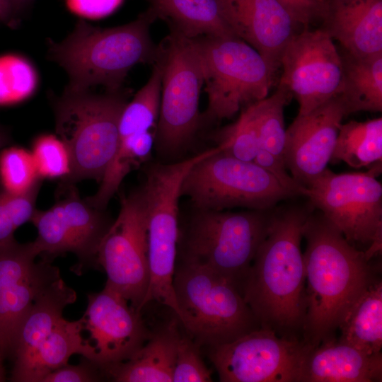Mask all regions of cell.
Segmentation results:
<instances>
[{"label":"cell","instance_id":"19","mask_svg":"<svg viewBox=\"0 0 382 382\" xmlns=\"http://www.w3.org/2000/svg\"><path fill=\"white\" fill-rule=\"evenodd\" d=\"M236 35L266 60L276 74L283 51L298 25L277 0H219Z\"/></svg>","mask_w":382,"mask_h":382},{"label":"cell","instance_id":"29","mask_svg":"<svg viewBox=\"0 0 382 382\" xmlns=\"http://www.w3.org/2000/svg\"><path fill=\"white\" fill-rule=\"evenodd\" d=\"M292 95L284 87L243 109L254 125L260 149L266 150L284 161L286 129L284 109Z\"/></svg>","mask_w":382,"mask_h":382},{"label":"cell","instance_id":"43","mask_svg":"<svg viewBox=\"0 0 382 382\" xmlns=\"http://www.w3.org/2000/svg\"><path fill=\"white\" fill-rule=\"evenodd\" d=\"M34 0H11L13 14L19 15L25 11L33 2Z\"/></svg>","mask_w":382,"mask_h":382},{"label":"cell","instance_id":"10","mask_svg":"<svg viewBox=\"0 0 382 382\" xmlns=\"http://www.w3.org/2000/svg\"><path fill=\"white\" fill-rule=\"evenodd\" d=\"M159 57L163 76L154 145L169 158L185 149L198 129L203 72L194 40L173 30L159 45Z\"/></svg>","mask_w":382,"mask_h":382},{"label":"cell","instance_id":"41","mask_svg":"<svg viewBox=\"0 0 382 382\" xmlns=\"http://www.w3.org/2000/svg\"><path fill=\"white\" fill-rule=\"evenodd\" d=\"M16 228L0 193V247L14 242Z\"/></svg>","mask_w":382,"mask_h":382},{"label":"cell","instance_id":"22","mask_svg":"<svg viewBox=\"0 0 382 382\" xmlns=\"http://www.w3.org/2000/svg\"><path fill=\"white\" fill-rule=\"evenodd\" d=\"M76 300V291L62 278L35 299L18 332L11 381L25 382L39 346L62 317L65 307Z\"/></svg>","mask_w":382,"mask_h":382},{"label":"cell","instance_id":"42","mask_svg":"<svg viewBox=\"0 0 382 382\" xmlns=\"http://www.w3.org/2000/svg\"><path fill=\"white\" fill-rule=\"evenodd\" d=\"M13 18L11 0H0V23L9 21Z\"/></svg>","mask_w":382,"mask_h":382},{"label":"cell","instance_id":"44","mask_svg":"<svg viewBox=\"0 0 382 382\" xmlns=\"http://www.w3.org/2000/svg\"><path fill=\"white\" fill-rule=\"evenodd\" d=\"M8 142V135L0 128V149Z\"/></svg>","mask_w":382,"mask_h":382},{"label":"cell","instance_id":"28","mask_svg":"<svg viewBox=\"0 0 382 382\" xmlns=\"http://www.w3.org/2000/svg\"><path fill=\"white\" fill-rule=\"evenodd\" d=\"M382 160V118L341 124L332 163L343 161L354 168L369 166Z\"/></svg>","mask_w":382,"mask_h":382},{"label":"cell","instance_id":"2","mask_svg":"<svg viewBox=\"0 0 382 382\" xmlns=\"http://www.w3.org/2000/svg\"><path fill=\"white\" fill-rule=\"evenodd\" d=\"M311 209H273L267 235L250 265L242 295L260 328L302 340L306 277L301 243Z\"/></svg>","mask_w":382,"mask_h":382},{"label":"cell","instance_id":"12","mask_svg":"<svg viewBox=\"0 0 382 382\" xmlns=\"http://www.w3.org/2000/svg\"><path fill=\"white\" fill-rule=\"evenodd\" d=\"M97 262L107 274L105 286L141 312L150 279L146 204L142 186L122 197L119 214L98 247Z\"/></svg>","mask_w":382,"mask_h":382},{"label":"cell","instance_id":"33","mask_svg":"<svg viewBox=\"0 0 382 382\" xmlns=\"http://www.w3.org/2000/svg\"><path fill=\"white\" fill-rule=\"evenodd\" d=\"M40 178H66L71 171V161L64 142L57 136L42 134L33 141L32 151Z\"/></svg>","mask_w":382,"mask_h":382},{"label":"cell","instance_id":"34","mask_svg":"<svg viewBox=\"0 0 382 382\" xmlns=\"http://www.w3.org/2000/svg\"><path fill=\"white\" fill-rule=\"evenodd\" d=\"M221 151L237 159L252 162L260 149L256 129L243 110L233 124L216 134Z\"/></svg>","mask_w":382,"mask_h":382},{"label":"cell","instance_id":"38","mask_svg":"<svg viewBox=\"0 0 382 382\" xmlns=\"http://www.w3.org/2000/svg\"><path fill=\"white\" fill-rule=\"evenodd\" d=\"M296 25L303 28L321 21L324 17L326 0H277Z\"/></svg>","mask_w":382,"mask_h":382},{"label":"cell","instance_id":"15","mask_svg":"<svg viewBox=\"0 0 382 382\" xmlns=\"http://www.w3.org/2000/svg\"><path fill=\"white\" fill-rule=\"evenodd\" d=\"M280 68L279 86L295 96L299 115L310 112L337 93L341 55L333 39L321 28L296 33L283 51Z\"/></svg>","mask_w":382,"mask_h":382},{"label":"cell","instance_id":"20","mask_svg":"<svg viewBox=\"0 0 382 382\" xmlns=\"http://www.w3.org/2000/svg\"><path fill=\"white\" fill-rule=\"evenodd\" d=\"M381 382L382 354H371L336 337L308 348L299 382Z\"/></svg>","mask_w":382,"mask_h":382},{"label":"cell","instance_id":"30","mask_svg":"<svg viewBox=\"0 0 382 382\" xmlns=\"http://www.w3.org/2000/svg\"><path fill=\"white\" fill-rule=\"evenodd\" d=\"M149 79L125 106L119 122V139L156 128L159 115L163 76L158 56Z\"/></svg>","mask_w":382,"mask_h":382},{"label":"cell","instance_id":"26","mask_svg":"<svg viewBox=\"0 0 382 382\" xmlns=\"http://www.w3.org/2000/svg\"><path fill=\"white\" fill-rule=\"evenodd\" d=\"M338 340L376 354L382 348V283L378 278L351 306L339 326Z\"/></svg>","mask_w":382,"mask_h":382},{"label":"cell","instance_id":"23","mask_svg":"<svg viewBox=\"0 0 382 382\" xmlns=\"http://www.w3.org/2000/svg\"><path fill=\"white\" fill-rule=\"evenodd\" d=\"M178 318L151 334L129 359L102 368L107 379L116 382H172L178 342Z\"/></svg>","mask_w":382,"mask_h":382},{"label":"cell","instance_id":"45","mask_svg":"<svg viewBox=\"0 0 382 382\" xmlns=\"http://www.w3.org/2000/svg\"><path fill=\"white\" fill-rule=\"evenodd\" d=\"M6 379L5 370L3 365V359L0 356V382L4 381Z\"/></svg>","mask_w":382,"mask_h":382},{"label":"cell","instance_id":"13","mask_svg":"<svg viewBox=\"0 0 382 382\" xmlns=\"http://www.w3.org/2000/svg\"><path fill=\"white\" fill-rule=\"evenodd\" d=\"M37 236L33 241L41 260L52 262L66 253L78 260L71 270L81 275L89 269L98 270L100 243L112 223L105 212L81 199L75 189L47 210H35L30 221Z\"/></svg>","mask_w":382,"mask_h":382},{"label":"cell","instance_id":"37","mask_svg":"<svg viewBox=\"0 0 382 382\" xmlns=\"http://www.w3.org/2000/svg\"><path fill=\"white\" fill-rule=\"evenodd\" d=\"M105 379V374L98 364L82 357L79 364H66L46 375L42 382H96Z\"/></svg>","mask_w":382,"mask_h":382},{"label":"cell","instance_id":"8","mask_svg":"<svg viewBox=\"0 0 382 382\" xmlns=\"http://www.w3.org/2000/svg\"><path fill=\"white\" fill-rule=\"evenodd\" d=\"M193 40L207 96V120L229 119L267 96L276 74L255 49L238 37Z\"/></svg>","mask_w":382,"mask_h":382},{"label":"cell","instance_id":"1","mask_svg":"<svg viewBox=\"0 0 382 382\" xmlns=\"http://www.w3.org/2000/svg\"><path fill=\"white\" fill-rule=\"evenodd\" d=\"M303 238L306 286L302 340L316 347L335 337L349 309L378 277L364 251L349 243L320 212H311Z\"/></svg>","mask_w":382,"mask_h":382},{"label":"cell","instance_id":"9","mask_svg":"<svg viewBox=\"0 0 382 382\" xmlns=\"http://www.w3.org/2000/svg\"><path fill=\"white\" fill-rule=\"evenodd\" d=\"M368 172L335 173L328 168L306 187L305 197L371 260L382 243L381 162Z\"/></svg>","mask_w":382,"mask_h":382},{"label":"cell","instance_id":"4","mask_svg":"<svg viewBox=\"0 0 382 382\" xmlns=\"http://www.w3.org/2000/svg\"><path fill=\"white\" fill-rule=\"evenodd\" d=\"M272 212L273 209L235 212L195 209L179 227L176 261L215 272L242 294L250 265L267 235Z\"/></svg>","mask_w":382,"mask_h":382},{"label":"cell","instance_id":"36","mask_svg":"<svg viewBox=\"0 0 382 382\" xmlns=\"http://www.w3.org/2000/svg\"><path fill=\"white\" fill-rule=\"evenodd\" d=\"M40 185L41 180L21 193H10L0 188L3 202L16 228L31 221Z\"/></svg>","mask_w":382,"mask_h":382},{"label":"cell","instance_id":"40","mask_svg":"<svg viewBox=\"0 0 382 382\" xmlns=\"http://www.w3.org/2000/svg\"><path fill=\"white\" fill-rule=\"evenodd\" d=\"M123 0H66L68 8L86 18L98 19L113 13Z\"/></svg>","mask_w":382,"mask_h":382},{"label":"cell","instance_id":"14","mask_svg":"<svg viewBox=\"0 0 382 382\" xmlns=\"http://www.w3.org/2000/svg\"><path fill=\"white\" fill-rule=\"evenodd\" d=\"M310 347L259 328L226 344L207 348L221 382H299Z\"/></svg>","mask_w":382,"mask_h":382},{"label":"cell","instance_id":"21","mask_svg":"<svg viewBox=\"0 0 382 382\" xmlns=\"http://www.w3.org/2000/svg\"><path fill=\"white\" fill-rule=\"evenodd\" d=\"M321 22L343 51L359 56L382 53V0H326Z\"/></svg>","mask_w":382,"mask_h":382},{"label":"cell","instance_id":"18","mask_svg":"<svg viewBox=\"0 0 382 382\" xmlns=\"http://www.w3.org/2000/svg\"><path fill=\"white\" fill-rule=\"evenodd\" d=\"M346 116L342 101L335 96L306 115H297L286 129L284 162L302 186H308L327 168Z\"/></svg>","mask_w":382,"mask_h":382},{"label":"cell","instance_id":"7","mask_svg":"<svg viewBox=\"0 0 382 382\" xmlns=\"http://www.w3.org/2000/svg\"><path fill=\"white\" fill-rule=\"evenodd\" d=\"M218 151L214 146L170 163L152 164L146 170L144 191L148 237L149 285L143 308L151 301L178 316L173 279L179 232V199L183 181L197 162Z\"/></svg>","mask_w":382,"mask_h":382},{"label":"cell","instance_id":"35","mask_svg":"<svg viewBox=\"0 0 382 382\" xmlns=\"http://www.w3.org/2000/svg\"><path fill=\"white\" fill-rule=\"evenodd\" d=\"M200 347L186 333L180 336L172 382H209L212 373L204 364Z\"/></svg>","mask_w":382,"mask_h":382},{"label":"cell","instance_id":"17","mask_svg":"<svg viewBox=\"0 0 382 382\" xmlns=\"http://www.w3.org/2000/svg\"><path fill=\"white\" fill-rule=\"evenodd\" d=\"M92 349L91 360L101 369L131 358L149 339L141 312L119 293L105 286L88 295L81 318Z\"/></svg>","mask_w":382,"mask_h":382},{"label":"cell","instance_id":"3","mask_svg":"<svg viewBox=\"0 0 382 382\" xmlns=\"http://www.w3.org/2000/svg\"><path fill=\"white\" fill-rule=\"evenodd\" d=\"M155 19L150 8L134 21L112 28L96 27L81 19L64 40H49L48 58L64 69L69 88L100 86L120 91L135 65L154 64L158 57L159 46L150 35Z\"/></svg>","mask_w":382,"mask_h":382},{"label":"cell","instance_id":"5","mask_svg":"<svg viewBox=\"0 0 382 382\" xmlns=\"http://www.w3.org/2000/svg\"><path fill=\"white\" fill-rule=\"evenodd\" d=\"M127 103L121 90L97 93L67 86L55 100L56 132L71 161L69 182L101 180L117 149L119 122Z\"/></svg>","mask_w":382,"mask_h":382},{"label":"cell","instance_id":"24","mask_svg":"<svg viewBox=\"0 0 382 382\" xmlns=\"http://www.w3.org/2000/svg\"><path fill=\"white\" fill-rule=\"evenodd\" d=\"M337 96L347 115L382 110V53L359 56L343 51Z\"/></svg>","mask_w":382,"mask_h":382},{"label":"cell","instance_id":"16","mask_svg":"<svg viewBox=\"0 0 382 382\" xmlns=\"http://www.w3.org/2000/svg\"><path fill=\"white\" fill-rule=\"evenodd\" d=\"M34 242L0 247V356L13 359L21 325L35 299L61 279L52 262L40 260Z\"/></svg>","mask_w":382,"mask_h":382},{"label":"cell","instance_id":"32","mask_svg":"<svg viewBox=\"0 0 382 382\" xmlns=\"http://www.w3.org/2000/svg\"><path fill=\"white\" fill-rule=\"evenodd\" d=\"M41 179L30 151L18 146L1 151L0 181L3 190L10 193L23 192Z\"/></svg>","mask_w":382,"mask_h":382},{"label":"cell","instance_id":"11","mask_svg":"<svg viewBox=\"0 0 382 382\" xmlns=\"http://www.w3.org/2000/svg\"><path fill=\"white\" fill-rule=\"evenodd\" d=\"M180 194L195 209L219 211L234 207L269 210L296 197L253 161L225 154L219 146L188 171Z\"/></svg>","mask_w":382,"mask_h":382},{"label":"cell","instance_id":"39","mask_svg":"<svg viewBox=\"0 0 382 382\" xmlns=\"http://www.w3.org/2000/svg\"><path fill=\"white\" fill-rule=\"evenodd\" d=\"M253 162L269 172L284 188L296 196H305L306 187L287 173L284 161L271 153L260 149Z\"/></svg>","mask_w":382,"mask_h":382},{"label":"cell","instance_id":"31","mask_svg":"<svg viewBox=\"0 0 382 382\" xmlns=\"http://www.w3.org/2000/svg\"><path fill=\"white\" fill-rule=\"evenodd\" d=\"M37 84L36 71L28 60L15 54L0 57V105L28 98Z\"/></svg>","mask_w":382,"mask_h":382},{"label":"cell","instance_id":"25","mask_svg":"<svg viewBox=\"0 0 382 382\" xmlns=\"http://www.w3.org/2000/svg\"><path fill=\"white\" fill-rule=\"evenodd\" d=\"M156 18L171 30L195 39L236 37L227 23L219 0H147Z\"/></svg>","mask_w":382,"mask_h":382},{"label":"cell","instance_id":"6","mask_svg":"<svg viewBox=\"0 0 382 382\" xmlns=\"http://www.w3.org/2000/svg\"><path fill=\"white\" fill-rule=\"evenodd\" d=\"M173 286L180 324L200 347L228 343L260 328L239 291L208 269L176 261Z\"/></svg>","mask_w":382,"mask_h":382},{"label":"cell","instance_id":"27","mask_svg":"<svg viewBox=\"0 0 382 382\" xmlns=\"http://www.w3.org/2000/svg\"><path fill=\"white\" fill-rule=\"evenodd\" d=\"M83 330L81 318L69 321L62 317L39 346L25 382H42L46 375L68 364L74 354L91 360L92 349Z\"/></svg>","mask_w":382,"mask_h":382}]
</instances>
